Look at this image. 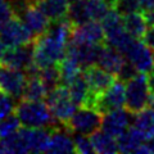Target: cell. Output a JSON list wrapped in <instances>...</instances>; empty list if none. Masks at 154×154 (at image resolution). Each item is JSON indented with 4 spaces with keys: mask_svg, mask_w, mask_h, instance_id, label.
Listing matches in <instances>:
<instances>
[{
    "mask_svg": "<svg viewBox=\"0 0 154 154\" xmlns=\"http://www.w3.org/2000/svg\"><path fill=\"white\" fill-rule=\"evenodd\" d=\"M14 114L25 127H50L55 119L42 100L21 99L14 108Z\"/></svg>",
    "mask_w": 154,
    "mask_h": 154,
    "instance_id": "6da1fadb",
    "label": "cell"
},
{
    "mask_svg": "<svg viewBox=\"0 0 154 154\" xmlns=\"http://www.w3.org/2000/svg\"><path fill=\"white\" fill-rule=\"evenodd\" d=\"M46 104L50 109L53 117L63 126H66V123L71 119L77 108L76 103L73 102V99L69 94L68 86L63 84L57 86L55 89H53L48 94Z\"/></svg>",
    "mask_w": 154,
    "mask_h": 154,
    "instance_id": "7a4b0ae2",
    "label": "cell"
},
{
    "mask_svg": "<svg viewBox=\"0 0 154 154\" xmlns=\"http://www.w3.org/2000/svg\"><path fill=\"white\" fill-rule=\"evenodd\" d=\"M150 91L148 85V73H139L130 80L126 86V109L130 113L136 114L149 107Z\"/></svg>",
    "mask_w": 154,
    "mask_h": 154,
    "instance_id": "3957f363",
    "label": "cell"
},
{
    "mask_svg": "<svg viewBox=\"0 0 154 154\" xmlns=\"http://www.w3.org/2000/svg\"><path fill=\"white\" fill-rule=\"evenodd\" d=\"M103 114L95 107H79L66 123V128L72 134L93 135L102 127Z\"/></svg>",
    "mask_w": 154,
    "mask_h": 154,
    "instance_id": "277c9868",
    "label": "cell"
},
{
    "mask_svg": "<svg viewBox=\"0 0 154 154\" xmlns=\"http://www.w3.org/2000/svg\"><path fill=\"white\" fill-rule=\"evenodd\" d=\"M0 37L7 48L27 45L35 40L33 33L17 13L0 28Z\"/></svg>",
    "mask_w": 154,
    "mask_h": 154,
    "instance_id": "5b68a950",
    "label": "cell"
},
{
    "mask_svg": "<svg viewBox=\"0 0 154 154\" xmlns=\"http://www.w3.org/2000/svg\"><path fill=\"white\" fill-rule=\"evenodd\" d=\"M125 104H126V84L123 81L116 80V82L110 88L96 98L94 107L102 114H105L112 110L123 108Z\"/></svg>",
    "mask_w": 154,
    "mask_h": 154,
    "instance_id": "8992f818",
    "label": "cell"
},
{
    "mask_svg": "<svg viewBox=\"0 0 154 154\" xmlns=\"http://www.w3.org/2000/svg\"><path fill=\"white\" fill-rule=\"evenodd\" d=\"M27 81L23 69L0 64V90L14 99H21Z\"/></svg>",
    "mask_w": 154,
    "mask_h": 154,
    "instance_id": "52a82bcc",
    "label": "cell"
},
{
    "mask_svg": "<svg viewBox=\"0 0 154 154\" xmlns=\"http://www.w3.org/2000/svg\"><path fill=\"white\" fill-rule=\"evenodd\" d=\"M82 75L85 77L86 82H88L91 94L94 95L95 100L100 94L104 93L108 88H110L116 82V80H117V77L113 73L104 69L99 64L98 66L94 64V66H90L88 68H85Z\"/></svg>",
    "mask_w": 154,
    "mask_h": 154,
    "instance_id": "ba28073f",
    "label": "cell"
},
{
    "mask_svg": "<svg viewBox=\"0 0 154 154\" xmlns=\"http://www.w3.org/2000/svg\"><path fill=\"white\" fill-rule=\"evenodd\" d=\"M16 13L23 19V22L31 30L35 38L42 35V33H45L48 28L50 27L51 21L42 13V11L33 2L26 4L25 7H22Z\"/></svg>",
    "mask_w": 154,
    "mask_h": 154,
    "instance_id": "9c48e42d",
    "label": "cell"
},
{
    "mask_svg": "<svg viewBox=\"0 0 154 154\" xmlns=\"http://www.w3.org/2000/svg\"><path fill=\"white\" fill-rule=\"evenodd\" d=\"M33 63V42L7 48L0 57V64L26 71Z\"/></svg>",
    "mask_w": 154,
    "mask_h": 154,
    "instance_id": "30bf717a",
    "label": "cell"
},
{
    "mask_svg": "<svg viewBox=\"0 0 154 154\" xmlns=\"http://www.w3.org/2000/svg\"><path fill=\"white\" fill-rule=\"evenodd\" d=\"M126 58L132 62L134 66L137 68L139 72L149 73L153 71L154 67V54L152 53V49L149 48L143 40L135 38L132 44L130 45L127 51L125 53Z\"/></svg>",
    "mask_w": 154,
    "mask_h": 154,
    "instance_id": "8fae6325",
    "label": "cell"
},
{
    "mask_svg": "<svg viewBox=\"0 0 154 154\" xmlns=\"http://www.w3.org/2000/svg\"><path fill=\"white\" fill-rule=\"evenodd\" d=\"M71 41L82 44H103L105 42V32L102 22L90 19L82 25L75 26Z\"/></svg>",
    "mask_w": 154,
    "mask_h": 154,
    "instance_id": "7c38bea8",
    "label": "cell"
},
{
    "mask_svg": "<svg viewBox=\"0 0 154 154\" xmlns=\"http://www.w3.org/2000/svg\"><path fill=\"white\" fill-rule=\"evenodd\" d=\"M131 122L132 113H130L127 109L119 108L103 114L102 130L114 137H118L130 127Z\"/></svg>",
    "mask_w": 154,
    "mask_h": 154,
    "instance_id": "4fadbf2b",
    "label": "cell"
},
{
    "mask_svg": "<svg viewBox=\"0 0 154 154\" xmlns=\"http://www.w3.org/2000/svg\"><path fill=\"white\" fill-rule=\"evenodd\" d=\"M148 135L136 126H130L122 135L117 137L119 153H136L144 143H146Z\"/></svg>",
    "mask_w": 154,
    "mask_h": 154,
    "instance_id": "5bb4252c",
    "label": "cell"
},
{
    "mask_svg": "<svg viewBox=\"0 0 154 154\" xmlns=\"http://www.w3.org/2000/svg\"><path fill=\"white\" fill-rule=\"evenodd\" d=\"M126 59L127 58L123 53H121L118 49H116V48L110 46L105 42L103 46V50L100 53L98 64L117 77L119 69L122 68V66L125 62H126Z\"/></svg>",
    "mask_w": 154,
    "mask_h": 154,
    "instance_id": "9a60e30c",
    "label": "cell"
},
{
    "mask_svg": "<svg viewBox=\"0 0 154 154\" xmlns=\"http://www.w3.org/2000/svg\"><path fill=\"white\" fill-rule=\"evenodd\" d=\"M69 131H62L59 127H51L49 145L46 153H76L75 139L68 135Z\"/></svg>",
    "mask_w": 154,
    "mask_h": 154,
    "instance_id": "2e32d148",
    "label": "cell"
},
{
    "mask_svg": "<svg viewBox=\"0 0 154 154\" xmlns=\"http://www.w3.org/2000/svg\"><path fill=\"white\" fill-rule=\"evenodd\" d=\"M68 86L69 94L77 107H94L95 98L91 94L84 75H80Z\"/></svg>",
    "mask_w": 154,
    "mask_h": 154,
    "instance_id": "e0dca14e",
    "label": "cell"
},
{
    "mask_svg": "<svg viewBox=\"0 0 154 154\" xmlns=\"http://www.w3.org/2000/svg\"><path fill=\"white\" fill-rule=\"evenodd\" d=\"M51 22L68 18L71 0H33Z\"/></svg>",
    "mask_w": 154,
    "mask_h": 154,
    "instance_id": "ac0fdd59",
    "label": "cell"
},
{
    "mask_svg": "<svg viewBox=\"0 0 154 154\" xmlns=\"http://www.w3.org/2000/svg\"><path fill=\"white\" fill-rule=\"evenodd\" d=\"M90 140L93 144L94 152L100 154H114L118 153V144L117 137L107 134L105 131H95L93 135H90Z\"/></svg>",
    "mask_w": 154,
    "mask_h": 154,
    "instance_id": "d6986e66",
    "label": "cell"
},
{
    "mask_svg": "<svg viewBox=\"0 0 154 154\" xmlns=\"http://www.w3.org/2000/svg\"><path fill=\"white\" fill-rule=\"evenodd\" d=\"M122 19H123V26L130 35L134 38L141 40L144 33L146 31V28H148L146 21H145V18H144L143 13L137 11V12H131V13L123 14Z\"/></svg>",
    "mask_w": 154,
    "mask_h": 154,
    "instance_id": "ffe728a7",
    "label": "cell"
},
{
    "mask_svg": "<svg viewBox=\"0 0 154 154\" xmlns=\"http://www.w3.org/2000/svg\"><path fill=\"white\" fill-rule=\"evenodd\" d=\"M48 91L44 81L41 80L40 75L36 76H28L25 89H23V94L21 99H27V100H44L46 99Z\"/></svg>",
    "mask_w": 154,
    "mask_h": 154,
    "instance_id": "44dd1931",
    "label": "cell"
},
{
    "mask_svg": "<svg viewBox=\"0 0 154 154\" xmlns=\"http://www.w3.org/2000/svg\"><path fill=\"white\" fill-rule=\"evenodd\" d=\"M58 66H59V69H60L62 84L63 85H69L84 71L82 67L77 62V59L72 54H69V53H66L64 58L59 62Z\"/></svg>",
    "mask_w": 154,
    "mask_h": 154,
    "instance_id": "7402d4cb",
    "label": "cell"
},
{
    "mask_svg": "<svg viewBox=\"0 0 154 154\" xmlns=\"http://www.w3.org/2000/svg\"><path fill=\"white\" fill-rule=\"evenodd\" d=\"M68 18L73 23V26L82 25V23L90 21L86 0H71Z\"/></svg>",
    "mask_w": 154,
    "mask_h": 154,
    "instance_id": "603a6c76",
    "label": "cell"
},
{
    "mask_svg": "<svg viewBox=\"0 0 154 154\" xmlns=\"http://www.w3.org/2000/svg\"><path fill=\"white\" fill-rule=\"evenodd\" d=\"M134 116V126H136L137 128L145 132L148 137L152 136L154 134V108L148 107Z\"/></svg>",
    "mask_w": 154,
    "mask_h": 154,
    "instance_id": "cb8c5ba5",
    "label": "cell"
},
{
    "mask_svg": "<svg viewBox=\"0 0 154 154\" xmlns=\"http://www.w3.org/2000/svg\"><path fill=\"white\" fill-rule=\"evenodd\" d=\"M40 77L44 81V84L46 86L48 91H50L53 89H55L57 86L62 85V76H60V69L58 64H53L49 67L40 69Z\"/></svg>",
    "mask_w": 154,
    "mask_h": 154,
    "instance_id": "d4e9b609",
    "label": "cell"
},
{
    "mask_svg": "<svg viewBox=\"0 0 154 154\" xmlns=\"http://www.w3.org/2000/svg\"><path fill=\"white\" fill-rule=\"evenodd\" d=\"M88 4V12L90 19L94 21H103V18L109 13L112 8L107 3V0H86Z\"/></svg>",
    "mask_w": 154,
    "mask_h": 154,
    "instance_id": "484cf974",
    "label": "cell"
},
{
    "mask_svg": "<svg viewBox=\"0 0 154 154\" xmlns=\"http://www.w3.org/2000/svg\"><path fill=\"white\" fill-rule=\"evenodd\" d=\"M21 126H22L21 121L14 113L2 119L0 121V140L12 136L13 134H16L21 128Z\"/></svg>",
    "mask_w": 154,
    "mask_h": 154,
    "instance_id": "4316f807",
    "label": "cell"
},
{
    "mask_svg": "<svg viewBox=\"0 0 154 154\" xmlns=\"http://www.w3.org/2000/svg\"><path fill=\"white\" fill-rule=\"evenodd\" d=\"M13 99L14 98H12L11 95L3 93L0 90V121L8 117V116H11L12 113H14L16 104H14Z\"/></svg>",
    "mask_w": 154,
    "mask_h": 154,
    "instance_id": "83f0119b",
    "label": "cell"
},
{
    "mask_svg": "<svg viewBox=\"0 0 154 154\" xmlns=\"http://www.w3.org/2000/svg\"><path fill=\"white\" fill-rule=\"evenodd\" d=\"M75 149H76V153H79V154H91V153H95L89 135L77 134L76 137H75Z\"/></svg>",
    "mask_w": 154,
    "mask_h": 154,
    "instance_id": "f1b7e54d",
    "label": "cell"
},
{
    "mask_svg": "<svg viewBox=\"0 0 154 154\" xmlns=\"http://www.w3.org/2000/svg\"><path fill=\"white\" fill-rule=\"evenodd\" d=\"M141 8L143 7H141L140 0H118L114 9L123 16V14H127L131 12L141 11Z\"/></svg>",
    "mask_w": 154,
    "mask_h": 154,
    "instance_id": "f546056e",
    "label": "cell"
},
{
    "mask_svg": "<svg viewBox=\"0 0 154 154\" xmlns=\"http://www.w3.org/2000/svg\"><path fill=\"white\" fill-rule=\"evenodd\" d=\"M139 73L137 68L134 66L132 62H130L128 59H126V62L123 63L122 68L119 69L118 75H117V80L119 81H123L125 84H127L130 80H132L135 76H136Z\"/></svg>",
    "mask_w": 154,
    "mask_h": 154,
    "instance_id": "4dcf8cb0",
    "label": "cell"
},
{
    "mask_svg": "<svg viewBox=\"0 0 154 154\" xmlns=\"http://www.w3.org/2000/svg\"><path fill=\"white\" fill-rule=\"evenodd\" d=\"M16 11L11 0H0V28H2L5 23L11 19Z\"/></svg>",
    "mask_w": 154,
    "mask_h": 154,
    "instance_id": "1f68e13d",
    "label": "cell"
},
{
    "mask_svg": "<svg viewBox=\"0 0 154 154\" xmlns=\"http://www.w3.org/2000/svg\"><path fill=\"white\" fill-rule=\"evenodd\" d=\"M141 40L145 42L152 50H154V26H150V27L146 28V31L144 33Z\"/></svg>",
    "mask_w": 154,
    "mask_h": 154,
    "instance_id": "d6a6232c",
    "label": "cell"
},
{
    "mask_svg": "<svg viewBox=\"0 0 154 154\" xmlns=\"http://www.w3.org/2000/svg\"><path fill=\"white\" fill-rule=\"evenodd\" d=\"M141 13H143L144 18H145L148 27L154 26V7H152V8H145V9H141Z\"/></svg>",
    "mask_w": 154,
    "mask_h": 154,
    "instance_id": "836d02e7",
    "label": "cell"
},
{
    "mask_svg": "<svg viewBox=\"0 0 154 154\" xmlns=\"http://www.w3.org/2000/svg\"><path fill=\"white\" fill-rule=\"evenodd\" d=\"M146 146L149 149V152L150 153H154V134L152 135V136H149L148 137V140H146Z\"/></svg>",
    "mask_w": 154,
    "mask_h": 154,
    "instance_id": "e575fe53",
    "label": "cell"
},
{
    "mask_svg": "<svg viewBox=\"0 0 154 154\" xmlns=\"http://www.w3.org/2000/svg\"><path fill=\"white\" fill-rule=\"evenodd\" d=\"M5 44L3 42V40H2V37H0V57H2V54L4 53V50H5Z\"/></svg>",
    "mask_w": 154,
    "mask_h": 154,
    "instance_id": "d590c367",
    "label": "cell"
},
{
    "mask_svg": "<svg viewBox=\"0 0 154 154\" xmlns=\"http://www.w3.org/2000/svg\"><path fill=\"white\" fill-rule=\"evenodd\" d=\"M152 72H153V73H154V67H153V71H152Z\"/></svg>",
    "mask_w": 154,
    "mask_h": 154,
    "instance_id": "8d00e7d4",
    "label": "cell"
}]
</instances>
